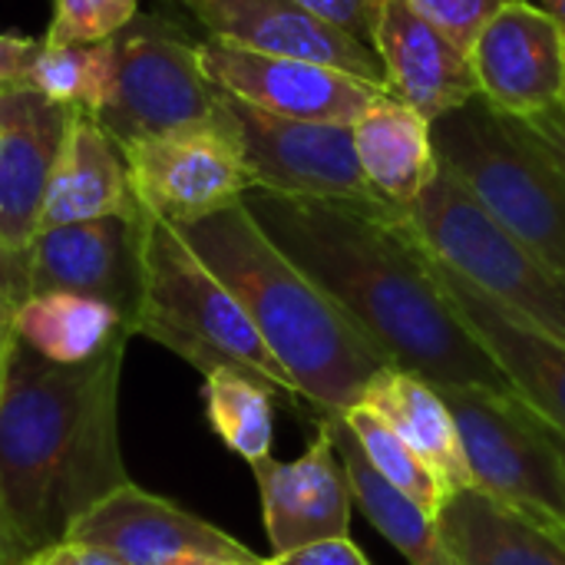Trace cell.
Wrapping results in <instances>:
<instances>
[{
  "label": "cell",
  "mask_w": 565,
  "mask_h": 565,
  "mask_svg": "<svg viewBox=\"0 0 565 565\" xmlns=\"http://www.w3.org/2000/svg\"><path fill=\"white\" fill-rule=\"evenodd\" d=\"M265 235L391 358L434 387L516 397L454 308L430 248L387 202H324L248 189Z\"/></svg>",
  "instance_id": "cell-1"
},
{
  "label": "cell",
  "mask_w": 565,
  "mask_h": 565,
  "mask_svg": "<svg viewBox=\"0 0 565 565\" xmlns=\"http://www.w3.org/2000/svg\"><path fill=\"white\" fill-rule=\"evenodd\" d=\"M126 344L86 364H53L10 328L0 358V536L13 565L70 543L73 526L129 483L116 424Z\"/></svg>",
  "instance_id": "cell-2"
},
{
  "label": "cell",
  "mask_w": 565,
  "mask_h": 565,
  "mask_svg": "<svg viewBox=\"0 0 565 565\" xmlns=\"http://www.w3.org/2000/svg\"><path fill=\"white\" fill-rule=\"evenodd\" d=\"M238 298L298 397L321 417L348 414L391 358L265 235L245 202L179 228Z\"/></svg>",
  "instance_id": "cell-3"
},
{
  "label": "cell",
  "mask_w": 565,
  "mask_h": 565,
  "mask_svg": "<svg viewBox=\"0 0 565 565\" xmlns=\"http://www.w3.org/2000/svg\"><path fill=\"white\" fill-rule=\"evenodd\" d=\"M132 334H142L209 377L232 367L288 401H301L278 358L218 275L169 222L142 209L139 222V305Z\"/></svg>",
  "instance_id": "cell-4"
},
{
  "label": "cell",
  "mask_w": 565,
  "mask_h": 565,
  "mask_svg": "<svg viewBox=\"0 0 565 565\" xmlns=\"http://www.w3.org/2000/svg\"><path fill=\"white\" fill-rule=\"evenodd\" d=\"M440 166L543 262L565 271V172L483 96L434 119Z\"/></svg>",
  "instance_id": "cell-5"
},
{
  "label": "cell",
  "mask_w": 565,
  "mask_h": 565,
  "mask_svg": "<svg viewBox=\"0 0 565 565\" xmlns=\"http://www.w3.org/2000/svg\"><path fill=\"white\" fill-rule=\"evenodd\" d=\"M424 245L460 278L565 344V271L543 262L440 166L407 209Z\"/></svg>",
  "instance_id": "cell-6"
},
{
  "label": "cell",
  "mask_w": 565,
  "mask_h": 565,
  "mask_svg": "<svg viewBox=\"0 0 565 565\" xmlns=\"http://www.w3.org/2000/svg\"><path fill=\"white\" fill-rule=\"evenodd\" d=\"M437 391L457 420L470 487L550 533H565V463L543 417L487 387Z\"/></svg>",
  "instance_id": "cell-7"
},
{
  "label": "cell",
  "mask_w": 565,
  "mask_h": 565,
  "mask_svg": "<svg viewBox=\"0 0 565 565\" xmlns=\"http://www.w3.org/2000/svg\"><path fill=\"white\" fill-rule=\"evenodd\" d=\"M116 43V93L96 113L106 136L129 149L146 139L225 116L222 89L205 76L199 43L162 17H136Z\"/></svg>",
  "instance_id": "cell-8"
},
{
  "label": "cell",
  "mask_w": 565,
  "mask_h": 565,
  "mask_svg": "<svg viewBox=\"0 0 565 565\" xmlns=\"http://www.w3.org/2000/svg\"><path fill=\"white\" fill-rule=\"evenodd\" d=\"M122 156L139 209L172 228L235 205L252 189L245 149L228 109L215 122L136 142Z\"/></svg>",
  "instance_id": "cell-9"
},
{
  "label": "cell",
  "mask_w": 565,
  "mask_h": 565,
  "mask_svg": "<svg viewBox=\"0 0 565 565\" xmlns=\"http://www.w3.org/2000/svg\"><path fill=\"white\" fill-rule=\"evenodd\" d=\"M238 129L252 189L291 199L381 202L358 162L351 126L285 119L222 93Z\"/></svg>",
  "instance_id": "cell-10"
},
{
  "label": "cell",
  "mask_w": 565,
  "mask_h": 565,
  "mask_svg": "<svg viewBox=\"0 0 565 565\" xmlns=\"http://www.w3.org/2000/svg\"><path fill=\"white\" fill-rule=\"evenodd\" d=\"M199 60L205 76L225 96L285 119L354 126L364 116V109L381 93H387V86L367 83L328 63L268 56L212 36L199 43Z\"/></svg>",
  "instance_id": "cell-11"
},
{
  "label": "cell",
  "mask_w": 565,
  "mask_h": 565,
  "mask_svg": "<svg viewBox=\"0 0 565 565\" xmlns=\"http://www.w3.org/2000/svg\"><path fill=\"white\" fill-rule=\"evenodd\" d=\"M70 543L103 550L126 565H265L225 530L139 490L132 480L99 500L73 526Z\"/></svg>",
  "instance_id": "cell-12"
},
{
  "label": "cell",
  "mask_w": 565,
  "mask_h": 565,
  "mask_svg": "<svg viewBox=\"0 0 565 565\" xmlns=\"http://www.w3.org/2000/svg\"><path fill=\"white\" fill-rule=\"evenodd\" d=\"M480 96L510 119L565 103V26L536 0H510L470 43Z\"/></svg>",
  "instance_id": "cell-13"
},
{
  "label": "cell",
  "mask_w": 565,
  "mask_h": 565,
  "mask_svg": "<svg viewBox=\"0 0 565 565\" xmlns=\"http://www.w3.org/2000/svg\"><path fill=\"white\" fill-rule=\"evenodd\" d=\"M139 222L136 215H109L73 225L40 228L26 252V298L83 295L113 305L132 328L139 305Z\"/></svg>",
  "instance_id": "cell-14"
},
{
  "label": "cell",
  "mask_w": 565,
  "mask_h": 565,
  "mask_svg": "<svg viewBox=\"0 0 565 565\" xmlns=\"http://www.w3.org/2000/svg\"><path fill=\"white\" fill-rule=\"evenodd\" d=\"M73 109L30 83L0 89V258H26Z\"/></svg>",
  "instance_id": "cell-15"
},
{
  "label": "cell",
  "mask_w": 565,
  "mask_h": 565,
  "mask_svg": "<svg viewBox=\"0 0 565 565\" xmlns=\"http://www.w3.org/2000/svg\"><path fill=\"white\" fill-rule=\"evenodd\" d=\"M271 556L295 553L321 540H344L351 530V483L338 457L331 427L318 420V437L298 460H262L252 467Z\"/></svg>",
  "instance_id": "cell-16"
},
{
  "label": "cell",
  "mask_w": 565,
  "mask_h": 565,
  "mask_svg": "<svg viewBox=\"0 0 565 565\" xmlns=\"http://www.w3.org/2000/svg\"><path fill=\"white\" fill-rule=\"evenodd\" d=\"M212 40L268 53L298 56L348 70L367 83L387 86L384 66L364 40L308 13L291 0H179Z\"/></svg>",
  "instance_id": "cell-17"
},
{
  "label": "cell",
  "mask_w": 565,
  "mask_h": 565,
  "mask_svg": "<svg viewBox=\"0 0 565 565\" xmlns=\"http://www.w3.org/2000/svg\"><path fill=\"white\" fill-rule=\"evenodd\" d=\"M434 255V252H430ZM437 275L460 311L470 334L487 348L497 361L510 387L523 404H530L543 420L565 434V344L546 334L543 328L523 321L516 311L500 305L497 298L473 288L467 278L450 271L437 255Z\"/></svg>",
  "instance_id": "cell-18"
},
{
  "label": "cell",
  "mask_w": 565,
  "mask_h": 565,
  "mask_svg": "<svg viewBox=\"0 0 565 565\" xmlns=\"http://www.w3.org/2000/svg\"><path fill=\"white\" fill-rule=\"evenodd\" d=\"M371 46L384 66L387 89L430 122L480 96L470 50L420 17L407 0L381 3Z\"/></svg>",
  "instance_id": "cell-19"
},
{
  "label": "cell",
  "mask_w": 565,
  "mask_h": 565,
  "mask_svg": "<svg viewBox=\"0 0 565 565\" xmlns=\"http://www.w3.org/2000/svg\"><path fill=\"white\" fill-rule=\"evenodd\" d=\"M136 212L139 202L129 185L122 149L106 136L96 116L73 109L50 179L40 228L93 222L109 215H136Z\"/></svg>",
  "instance_id": "cell-20"
},
{
  "label": "cell",
  "mask_w": 565,
  "mask_h": 565,
  "mask_svg": "<svg viewBox=\"0 0 565 565\" xmlns=\"http://www.w3.org/2000/svg\"><path fill=\"white\" fill-rule=\"evenodd\" d=\"M351 136L371 192L401 212L424 195L440 169L434 122L391 89L364 109V116L351 126Z\"/></svg>",
  "instance_id": "cell-21"
},
{
  "label": "cell",
  "mask_w": 565,
  "mask_h": 565,
  "mask_svg": "<svg viewBox=\"0 0 565 565\" xmlns=\"http://www.w3.org/2000/svg\"><path fill=\"white\" fill-rule=\"evenodd\" d=\"M437 533L454 565H565V543L487 493L454 490L437 513Z\"/></svg>",
  "instance_id": "cell-22"
},
{
  "label": "cell",
  "mask_w": 565,
  "mask_h": 565,
  "mask_svg": "<svg viewBox=\"0 0 565 565\" xmlns=\"http://www.w3.org/2000/svg\"><path fill=\"white\" fill-rule=\"evenodd\" d=\"M361 404H367L374 414H381L397 430V437L450 490L470 487V467H467V457L460 447L457 420L434 384H427L424 377H417L397 364H387L367 381Z\"/></svg>",
  "instance_id": "cell-23"
},
{
  "label": "cell",
  "mask_w": 565,
  "mask_h": 565,
  "mask_svg": "<svg viewBox=\"0 0 565 565\" xmlns=\"http://www.w3.org/2000/svg\"><path fill=\"white\" fill-rule=\"evenodd\" d=\"M321 420L331 427L338 457H341L348 483H351V497L361 507V513L367 516V523L411 565H454L440 533H437V520L427 516L411 497H404L397 487H391L371 467V460L364 457L344 414L321 417Z\"/></svg>",
  "instance_id": "cell-24"
},
{
  "label": "cell",
  "mask_w": 565,
  "mask_h": 565,
  "mask_svg": "<svg viewBox=\"0 0 565 565\" xmlns=\"http://www.w3.org/2000/svg\"><path fill=\"white\" fill-rule=\"evenodd\" d=\"M10 328L53 364H86L116 341L132 338L129 321L113 305L66 291L26 298Z\"/></svg>",
  "instance_id": "cell-25"
},
{
  "label": "cell",
  "mask_w": 565,
  "mask_h": 565,
  "mask_svg": "<svg viewBox=\"0 0 565 565\" xmlns=\"http://www.w3.org/2000/svg\"><path fill=\"white\" fill-rule=\"evenodd\" d=\"M205 417L218 440L248 467L271 457L275 444V391L242 371L222 367L202 387Z\"/></svg>",
  "instance_id": "cell-26"
},
{
  "label": "cell",
  "mask_w": 565,
  "mask_h": 565,
  "mask_svg": "<svg viewBox=\"0 0 565 565\" xmlns=\"http://www.w3.org/2000/svg\"><path fill=\"white\" fill-rule=\"evenodd\" d=\"M116 73L119 60L113 40L89 46L43 43L30 70V86L66 109H83L96 116L116 93Z\"/></svg>",
  "instance_id": "cell-27"
},
{
  "label": "cell",
  "mask_w": 565,
  "mask_h": 565,
  "mask_svg": "<svg viewBox=\"0 0 565 565\" xmlns=\"http://www.w3.org/2000/svg\"><path fill=\"white\" fill-rule=\"evenodd\" d=\"M344 420L351 424V430H354V437H358V444H361V450H364V457L371 460V467L391 483V487H397L404 497H411L427 516H434L437 520V513L444 510V503L450 500V487L397 437V430L381 417V414H374L367 404H354L348 414H344Z\"/></svg>",
  "instance_id": "cell-28"
},
{
  "label": "cell",
  "mask_w": 565,
  "mask_h": 565,
  "mask_svg": "<svg viewBox=\"0 0 565 565\" xmlns=\"http://www.w3.org/2000/svg\"><path fill=\"white\" fill-rule=\"evenodd\" d=\"M139 17V0H53L43 43L89 46L113 40Z\"/></svg>",
  "instance_id": "cell-29"
},
{
  "label": "cell",
  "mask_w": 565,
  "mask_h": 565,
  "mask_svg": "<svg viewBox=\"0 0 565 565\" xmlns=\"http://www.w3.org/2000/svg\"><path fill=\"white\" fill-rule=\"evenodd\" d=\"M407 3L420 17H427L434 26H440L450 40H457L463 50H470V43L477 40V33L510 0H407Z\"/></svg>",
  "instance_id": "cell-30"
},
{
  "label": "cell",
  "mask_w": 565,
  "mask_h": 565,
  "mask_svg": "<svg viewBox=\"0 0 565 565\" xmlns=\"http://www.w3.org/2000/svg\"><path fill=\"white\" fill-rule=\"evenodd\" d=\"M291 3H298L308 13L348 30L351 36H358V40H364L371 46L374 23H377V13H381L384 0H291Z\"/></svg>",
  "instance_id": "cell-31"
},
{
  "label": "cell",
  "mask_w": 565,
  "mask_h": 565,
  "mask_svg": "<svg viewBox=\"0 0 565 565\" xmlns=\"http://www.w3.org/2000/svg\"><path fill=\"white\" fill-rule=\"evenodd\" d=\"M265 565H371L367 556L344 536V540H321L311 546H301L285 556H271Z\"/></svg>",
  "instance_id": "cell-32"
},
{
  "label": "cell",
  "mask_w": 565,
  "mask_h": 565,
  "mask_svg": "<svg viewBox=\"0 0 565 565\" xmlns=\"http://www.w3.org/2000/svg\"><path fill=\"white\" fill-rule=\"evenodd\" d=\"M40 46H43V40L0 30V89L17 86V83H30V70H33Z\"/></svg>",
  "instance_id": "cell-33"
},
{
  "label": "cell",
  "mask_w": 565,
  "mask_h": 565,
  "mask_svg": "<svg viewBox=\"0 0 565 565\" xmlns=\"http://www.w3.org/2000/svg\"><path fill=\"white\" fill-rule=\"evenodd\" d=\"M520 126V132L540 146L559 169L565 172V103L543 113V116H533V119H513Z\"/></svg>",
  "instance_id": "cell-34"
},
{
  "label": "cell",
  "mask_w": 565,
  "mask_h": 565,
  "mask_svg": "<svg viewBox=\"0 0 565 565\" xmlns=\"http://www.w3.org/2000/svg\"><path fill=\"white\" fill-rule=\"evenodd\" d=\"M26 565H83V563H79V556H76V546H73V543H63V546H56V550H50V553L36 556L33 563H26Z\"/></svg>",
  "instance_id": "cell-35"
},
{
  "label": "cell",
  "mask_w": 565,
  "mask_h": 565,
  "mask_svg": "<svg viewBox=\"0 0 565 565\" xmlns=\"http://www.w3.org/2000/svg\"><path fill=\"white\" fill-rule=\"evenodd\" d=\"M73 546H76V543H73ZM76 556H79V563L83 565H126L119 563L116 556L103 553V550H93V546H76Z\"/></svg>",
  "instance_id": "cell-36"
},
{
  "label": "cell",
  "mask_w": 565,
  "mask_h": 565,
  "mask_svg": "<svg viewBox=\"0 0 565 565\" xmlns=\"http://www.w3.org/2000/svg\"><path fill=\"white\" fill-rule=\"evenodd\" d=\"M13 305L3 298V291H0V358H3V344H7V338H10V321H13Z\"/></svg>",
  "instance_id": "cell-37"
},
{
  "label": "cell",
  "mask_w": 565,
  "mask_h": 565,
  "mask_svg": "<svg viewBox=\"0 0 565 565\" xmlns=\"http://www.w3.org/2000/svg\"><path fill=\"white\" fill-rule=\"evenodd\" d=\"M543 427H546V434H550V440L556 444V450H559V457H563V463H565V434L559 430V427H553L550 420H543ZM559 540L565 543V533H559Z\"/></svg>",
  "instance_id": "cell-38"
},
{
  "label": "cell",
  "mask_w": 565,
  "mask_h": 565,
  "mask_svg": "<svg viewBox=\"0 0 565 565\" xmlns=\"http://www.w3.org/2000/svg\"><path fill=\"white\" fill-rule=\"evenodd\" d=\"M536 3H540L543 10H550V13L565 26V0H536Z\"/></svg>",
  "instance_id": "cell-39"
},
{
  "label": "cell",
  "mask_w": 565,
  "mask_h": 565,
  "mask_svg": "<svg viewBox=\"0 0 565 565\" xmlns=\"http://www.w3.org/2000/svg\"><path fill=\"white\" fill-rule=\"evenodd\" d=\"M0 565H13L10 553H7V543H3V536H0Z\"/></svg>",
  "instance_id": "cell-40"
},
{
  "label": "cell",
  "mask_w": 565,
  "mask_h": 565,
  "mask_svg": "<svg viewBox=\"0 0 565 565\" xmlns=\"http://www.w3.org/2000/svg\"><path fill=\"white\" fill-rule=\"evenodd\" d=\"M192 565H232V563H192Z\"/></svg>",
  "instance_id": "cell-41"
}]
</instances>
